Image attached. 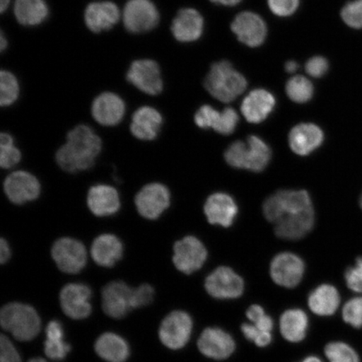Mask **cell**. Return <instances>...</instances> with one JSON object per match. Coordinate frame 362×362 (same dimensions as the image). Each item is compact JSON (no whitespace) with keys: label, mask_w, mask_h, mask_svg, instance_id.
<instances>
[{"label":"cell","mask_w":362,"mask_h":362,"mask_svg":"<svg viewBox=\"0 0 362 362\" xmlns=\"http://www.w3.org/2000/svg\"><path fill=\"white\" fill-rule=\"evenodd\" d=\"M271 158V149L264 140L255 135L247 139L244 169L261 172L268 166Z\"/></svg>","instance_id":"cell-31"},{"label":"cell","mask_w":362,"mask_h":362,"mask_svg":"<svg viewBox=\"0 0 362 362\" xmlns=\"http://www.w3.org/2000/svg\"><path fill=\"white\" fill-rule=\"evenodd\" d=\"M325 354L329 362H360L356 351L346 343L341 341L327 344Z\"/></svg>","instance_id":"cell-35"},{"label":"cell","mask_w":362,"mask_h":362,"mask_svg":"<svg viewBox=\"0 0 362 362\" xmlns=\"http://www.w3.org/2000/svg\"><path fill=\"white\" fill-rule=\"evenodd\" d=\"M302 362H323V361H321L318 356H310L306 357V358L304 361H303Z\"/></svg>","instance_id":"cell-56"},{"label":"cell","mask_w":362,"mask_h":362,"mask_svg":"<svg viewBox=\"0 0 362 362\" xmlns=\"http://www.w3.org/2000/svg\"><path fill=\"white\" fill-rule=\"evenodd\" d=\"M3 189L8 200L17 206L37 200L42 193V185L37 177L29 171L21 170L7 176Z\"/></svg>","instance_id":"cell-8"},{"label":"cell","mask_w":362,"mask_h":362,"mask_svg":"<svg viewBox=\"0 0 362 362\" xmlns=\"http://www.w3.org/2000/svg\"><path fill=\"white\" fill-rule=\"evenodd\" d=\"M247 80L228 61L215 63L205 80V88L212 97L230 103L246 90Z\"/></svg>","instance_id":"cell-4"},{"label":"cell","mask_w":362,"mask_h":362,"mask_svg":"<svg viewBox=\"0 0 362 362\" xmlns=\"http://www.w3.org/2000/svg\"><path fill=\"white\" fill-rule=\"evenodd\" d=\"M304 273V262L293 253H280L271 262V277L280 286L296 287L300 283Z\"/></svg>","instance_id":"cell-16"},{"label":"cell","mask_w":362,"mask_h":362,"mask_svg":"<svg viewBox=\"0 0 362 362\" xmlns=\"http://www.w3.org/2000/svg\"><path fill=\"white\" fill-rule=\"evenodd\" d=\"M221 112L216 111L214 107L209 105H205L200 107L196 115H194V122L201 129H215L221 119Z\"/></svg>","instance_id":"cell-37"},{"label":"cell","mask_w":362,"mask_h":362,"mask_svg":"<svg viewBox=\"0 0 362 362\" xmlns=\"http://www.w3.org/2000/svg\"><path fill=\"white\" fill-rule=\"evenodd\" d=\"M162 124L163 117L160 112L151 107H141L133 115L130 131L136 139L153 141L160 134Z\"/></svg>","instance_id":"cell-22"},{"label":"cell","mask_w":362,"mask_h":362,"mask_svg":"<svg viewBox=\"0 0 362 362\" xmlns=\"http://www.w3.org/2000/svg\"><path fill=\"white\" fill-rule=\"evenodd\" d=\"M298 65L297 62L293 61H289L286 63V65H285V69H286L288 74H293V72L298 70Z\"/></svg>","instance_id":"cell-53"},{"label":"cell","mask_w":362,"mask_h":362,"mask_svg":"<svg viewBox=\"0 0 362 362\" xmlns=\"http://www.w3.org/2000/svg\"><path fill=\"white\" fill-rule=\"evenodd\" d=\"M255 327L262 330V332H271L274 328V321L268 315H264L257 320L255 323H252Z\"/></svg>","instance_id":"cell-50"},{"label":"cell","mask_w":362,"mask_h":362,"mask_svg":"<svg viewBox=\"0 0 362 362\" xmlns=\"http://www.w3.org/2000/svg\"><path fill=\"white\" fill-rule=\"evenodd\" d=\"M134 288L122 280L108 283L102 291L104 313L112 319L120 320L134 310Z\"/></svg>","instance_id":"cell-9"},{"label":"cell","mask_w":362,"mask_h":362,"mask_svg":"<svg viewBox=\"0 0 362 362\" xmlns=\"http://www.w3.org/2000/svg\"><path fill=\"white\" fill-rule=\"evenodd\" d=\"M232 30L240 42L250 47L264 43L268 33L264 21L252 12L239 13L233 22Z\"/></svg>","instance_id":"cell-18"},{"label":"cell","mask_w":362,"mask_h":362,"mask_svg":"<svg viewBox=\"0 0 362 362\" xmlns=\"http://www.w3.org/2000/svg\"><path fill=\"white\" fill-rule=\"evenodd\" d=\"M0 362H22L19 351L4 334L0 338Z\"/></svg>","instance_id":"cell-45"},{"label":"cell","mask_w":362,"mask_h":362,"mask_svg":"<svg viewBox=\"0 0 362 362\" xmlns=\"http://www.w3.org/2000/svg\"><path fill=\"white\" fill-rule=\"evenodd\" d=\"M123 242L116 235L103 233L95 238L90 247L92 259L102 268H113L124 256Z\"/></svg>","instance_id":"cell-17"},{"label":"cell","mask_w":362,"mask_h":362,"mask_svg":"<svg viewBox=\"0 0 362 362\" xmlns=\"http://www.w3.org/2000/svg\"><path fill=\"white\" fill-rule=\"evenodd\" d=\"M87 205L89 211L95 216H111L120 210V194L112 185H95L88 189Z\"/></svg>","instance_id":"cell-19"},{"label":"cell","mask_w":362,"mask_h":362,"mask_svg":"<svg viewBox=\"0 0 362 362\" xmlns=\"http://www.w3.org/2000/svg\"><path fill=\"white\" fill-rule=\"evenodd\" d=\"M206 291L218 300H233L242 296L243 280L228 267H220L208 276L205 282Z\"/></svg>","instance_id":"cell-13"},{"label":"cell","mask_w":362,"mask_h":362,"mask_svg":"<svg viewBox=\"0 0 362 362\" xmlns=\"http://www.w3.org/2000/svg\"><path fill=\"white\" fill-rule=\"evenodd\" d=\"M286 93L293 102L305 103L313 97L314 87L305 76H296L288 81Z\"/></svg>","instance_id":"cell-33"},{"label":"cell","mask_w":362,"mask_h":362,"mask_svg":"<svg viewBox=\"0 0 362 362\" xmlns=\"http://www.w3.org/2000/svg\"><path fill=\"white\" fill-rule=\"evenodd\" d=\"M160 21L155 4L151 0H129L124 10V24L131 33H146L156 28Z\"/></svg>","instance_id":"cell-11"},{"label":"cell","mask_w":362,"mask_h":362,"mask_svg":"<svg viewBox=\"0 0 362 362\" xmlns=\"http://www.w3.org/2000/svg\"><path fill=\"white\" fill-rule=\"evenodd\" d=\"M0 104L2 107L12 105L20 94V86L16 76L8 71L0 74Z\"/></svg>","instance_id":"cell-34"},{"label":"cell","mask_w":362,"mask_h":362,"mask_svg":"<svg viewBox=\"0 0 362 362\" xmlns=\"http://www.w3.org/2000/svg\"><path fill=\"white\" fill-rule=\"evenodd\" d=\"M51 256L57 269L66 274H78L88 264V250L79 240L62 237L56 240L51 248Z\"/></svg>","instance_id":"cell-5"},{"label":"cell","mask_w":362,"mask_h":362,"mask_svg":"<svg viewBox=\"0 0 362 362\" xmlns=\"http://www.w3.org/2000/svg\"><path fill=\"white\" fill-rule=\"evenodd\" d=\"M0 324L20 341H33L42 329V320L35 308L20 302L8 303L2 307Z\"/></svg>","instance_id":"cell-3"},{"label":"cell","mask_w":362,"mask_h":362,"mask_svg":"<svg viewBox=\"0 0 362 362\" xmlns=\"http://www.w3.org/2000/svg\"><path fill=\"white\" fill-rule=\"evenodd\" d=\"M341 298L337 288L329 284L320 285L310 293L308 305L314 314L329 316L336 313Z\"/></svg>","instance_id":"cell-29"},{"label":"cell","mask_w":362,"mask_h":362,"mask_svg":"<svg viewBox=\"0 0 362 362\" xmlns=\"http://www.w3.org/2000/svg\"><path fill=\"white\" fill-rule=\"evenodd\" d=\"M172 261L181 273L192 274L202 268L207 259V251L200 240L187 236L176 242Z\"/></svg>","instance_id":"cell-12"},{"label":"cell","mask_w":362,"mask_h":362,"mask_svg":"<svg viewBox=\"0 0 362 362\" xmlns=\"http://www.w3.org/2000/svg\"><path fill=\"white\" fill-rule=\"evenodd\" d=\"M197 346L202 355L216 361L228 359L236 350L233 337L217 327L204 329L198 339Z\"/></svg>","instance_id":"cell-15"},{"label":"cell","mask_w":362,"mask_h":362,"mask_svg":"<svg viewBox=\"0 0 362 362\" xmlns=\"http://www.w3.org/2000/svg\"><path fill=\"white\" fill-rule=\"evenodd\" d=\"M275 104L273 94L264 89H256L244 98L241 111L249 123L259 124L269 117Z\"/></svg>","instance_id":"cell-25"},{"label":"cell","mask_w":362,"mask_h":362,"mask_svg":"<svg viewBox=\"0 0 362 362\" xmlns=\"http://www.w3.org/2000/svg\"><path fill=\"white\" fill-rule=\"evenodd\" d=\"M155 288L149 284H142L139 287L134 288V310L151 305L155 298Z\"/></svg>","instance_id":"cell-42"},{"label":"cell","mask_w":362,"mask_h":362,"mask_svg":"<svg viewBox=\"0 0 362 362\" xmlns=\"http://www.w3.org/2000/svg\"><path fill=\"white\" fill-rule=\"evenodd\" d=\"M7 45H8L7 40L6 39V37H4V35L2 33L1 38H0V49H1V52H4V49H6Z\"/></svg>","instance_id":"cell-55"},{"label":"cell","mask_w":362,"mask_h":362,"mask_svg":"<svg viewBox=\"0 0 362 362\" xmlns=\"http://www.w3.org/2000/svg\"><path fill=\"white\" fill-rule=\"evenodd\" d=\"M99 136L88 125H78L66 135V142L56 153V162L66 173L88 170L95 165L102 151Z\"/></svg>","instance_id":"cell-2"},{"label":"cell","mask_w":362,"mask_h":362,"mask_svg":"<svg viewBox=\"0 0 362 362\" xmlns=\"http://www.w3.org/2000/svg\"><path fill=\"white\" fill-rule=\"evenodd\" d=\"M28 362H48L40 357H35V358L30 359Z\"/></svg>","instance_id":"cell-57"},{"label":"cell","mask_w":362,"mask_h":362,"mask_svg":"<svg viewBox=\"0 0 362 362\" xmlns=\"http://www.w3.org/2000/svg\"><path fill=\"white\" fill-rule=\"evenodd\" d=\"M119 19V7L110 1L90 3L84 13L86 25L94 33L112 29Z\"/></svg>","instance_id":"cell-21"},{"label":"cell","mask_w":362,"mask_h":362,"mask_svg":"<svg viewBox=\"0 0 362 362\" xmlns=\"http://www.w3.org/2000/svg\"><path fill=\"white\" fill-rule=\"evenodd\" d=\"M15 16L25 26H36L47 19L49 8L45 0H16Z\"/></svg>","instance_id":"cell-30"},{"label":"cell","mask_w":362,"mask_h":362,"mask_svg":"<svg viewBox=\"0 0 362 362\" xmlns=\"http://www.w3.org/2000/svg\"><path fill=\"white\" fill-rule=\"evenodd\" d=\"M45 337L47 339H64V329L60 321L54 320L49 321L47 329H45Z\"/></svg>","instance_id":"cell-47"},{"label":"cell","mask_w":362,"mask_h":362,"mask_svg":"<svg viewBox=\"0 0 362 362\" xmlns=\"http://www.w3.org/2000/svg\"><path fill=\"white\" fill-rule=\"evenodd\" d=\"M241 330L244 337L255 344L262 332V330L257 329L253 324H243Z\"/></svg>","instance_id":"cell-48"},{"label":"cell","mask_w":362,"mask_h":362,"mask_svg":"<svg viewBox=\"0 0 362 362\" xmlns=\"http://www.w3.org/2000/svg\"><path fill=\"white\" fill-rule=\"evenodd\" d=\"M329 64L327 59L322 57H315L310 59L305 65V70L308 74L313 78H321L327 74Z\"/></svg>","instance_id":"cell-46"},{"label":"cell","mask_w":362,"mask_h":362,"mask_svg":"<svg viewBox=\"0 0 362 362\" xmlns=\"http://www.w3.org/2000/svg\"><path fill=\"white\" fill-rule=\"evenodd\" d=\"M246 151L247 144L243 141L234 142L226 149L225 153L226 161L234 168L244 169Z\"/></svg>","instance_id":"cell-39"},{"label":"cell","mask_w":362,"mask_h":362,"mask_svg":"<svg viewBox=\"0 0 362 362\" xmlns=\"http://www.w3.org/2000/svg\"><path fill=\"white\" fill-rule=\"evenodd\" d=\"M171 196L168 187L160 182L144 185L136 194L134 205L143 218L155 221L170 206Z\"/></svg>","instance_id":"cell-6"},{"label":"cell","mask_w":362,"mask_h":362,"mask_svg":"<svg viewBox=\"0 0 362 362\" xmlns=\"http://www.w3.org/2000/svg\"><path fill=\"white\" fill-rule=\"evenodd\" d=\"M308 327L309 319L305 312L300 309L288 310L280 317V333L289 342L298 343L304 341Z\"/></svg>","instance_id":"cell-28"},{"label":"cell","mask_w":362,"mask_h":362,"mask_svg":"<svg viewBox=\"0 0 362 362\" xmlns=\"http://www.w3.org/2000/svg\"><path fill=\"white\" fill-rule=\"evenodd\" d=\"M193 320L191 315L182 310H175L163 320L158 337L163 345L171 350H180L191 338Z\"/></svg>","instance_id":"cell-7"},{"label":"cell","mask_w":362,"mask_h":362,"mask_svg":"<svg viewBox=\"0 0 362 362\" xmlns=\"http://www.w3.org/2000/svg\"><path fill=\"white\" fill-rule=\"evenodd\" d=\"M324 134L318 126L313 124H298L288 136L289 146L298 156H305L322 144Z\"/></svg>","instance_id":"cell-26"},{"label":"cell","mask_w":362,"mask_h":362,"mask_svg":"<svg viewBox=\"0 0 362 362\" xmlns=\"http://www.w3.org/2000/svg\"><path fill=\"white\" fill-rule=\"evenodd\" d=\"M204 21L201 13L187 8L180 10L172 23L171 31L180 42H192L201 37Z\"/></svg>","instance_id":"cell-24"},{"label":"cell","mask_w":362,"mask_h":362,"mask_svg":"<svg viewBox=\"0 0 362 362\" xmlns=\"http://www.w3.org/2000/svg\"><path fill=\"white\" fill-rule=\"evenodd\" d=\"M92 115L99 124L106 127L116 126L124 119L125 103L119 95L112 93H102L93 101Z\"/></svg>","instance_id":"cell-20"},{"label":"cell","mask_w":362,"mask_h":362,"mask_svg":"<svg viewBox=\"0 0 362 362\" xmlns=\"http://www.w3.org/2000/svg\"><path fill=\"white\" fill-rule=\"evenodd\" d=\"M361 206L362 208V196H361Z\"/></svg>","instance_id":"cell-58"},{"label":"cell","mask_w":362,"mask_h":362,"mask_svg":"<svg viewBox=\"0 0 362 362\" xmlns=\"http://www.w3.org/2000/svg\"><path fill=\"white\" fill-rule=\"evenodd\" d=\"M264 315L265 311L264 308L257 305L249 307L247 311V319L252 323H255L257 320H259L261 317Z\"/></svg>","instance_id":"cell-51"},{"label":"cell","mask_w":362,"mask_h":362,"mask_svg":"<svg viewBox=\"0 0 362 362\" xmlns=\"http://www.w3.org/2000/svg\"><path fill=\"white\" fill-rule=\"evenodd\" d=\"M211 1L226 6H233L241 2L242 0H211Z\"/></svg>","instance_id":"cell-52"},{"label":"cell","mask_w":362,"mask_h":362,"mask_svg":"<svg viewBox=\"0 0 362 362\" xmlns=\"http://www.w3.org/2000/svg\"><path fill=\"white\" fill-rule=\"evenodd\" d=\"M11 0H0V12L2 13L7 10Z\"/></svg>","instance_id":"cell-54"},{"label":"cell","mask_w":362,"mask_h":362,"mask_svg":"<svg viewBox=\"0 0 362 362\" xmlns=\"http://www.w3.org/2000/svg\"><path fill=\"white\" fill-rule=\"evenodd\" d=\"M12 252L10 243L6 238L0 240V262L1 264H6L11 259Z\"/></svg>","instance_id":"cell-49"},{"label":"cell","mask_w":362,"mask_h":362,"mask_svg":"<svg viewBox=\"0 0 362 362\" xmlns=\"http://www.w3.org/2000/svg\"><path fill=\"white\" fill-rule=\"evenodd\" d=\"M21 152L15 146V139L10 134H0V166L4 170H11L21 161Z\"/></svg>","instance_id":"cell-32"},{"label":"cell","mask_w":362,"mask_h":362,"mask_svg":"<svg viewBox=\"0 0 362 362\" xmlns=\"http://www.w3.org/2000/svg\"><path fill=\"white\" fill-rule=\"evenodd\" d=\"M267 220L275 225V233L286 240H298L309 233L315 225V211L305 191H279L264 204Z\"/></svg>","instance_id":"cell-1"},{"label":"cell","mask_w":362,"mask_h":362,"mask_svg":"<svg viewBox=\"0 0 362 362\" xmlns=\"http://www.w3.org/2000/svg\"><path fill=\"white\" fill-rule=\"evenodd\" d=\"M345 279L352 291L362 293V257L356 260L355 266L346 270Z\"/></svg>","instance_id":"cell-44"},{"label":"cell","mask_w":362,"mask_h":362,"mask_svg":"<svg viewBox=\"0 0 362 362\" xmlns=\"http://www.w3.org/2000/svg\"><path fill=\"white\" fill-rule=\"evenodd\" d=\"M127 80L141 92L151 96H156L163 90L160 68L156 62L148 59L134 61L127 74Z\"/></svg>","instance_id":"cell-14"},{"label":"cell","mask_w":362,"mask_h":362,"mask_svg":"<svg viewBox=\"0 0 362 362\" xmlns=\"http://www.w3.org/2000/svg\"><path fill=\"white\" fill-rule=\"evenodd\" d=\"M238 206L228 194L216 193L207 199L204 211L211 224L229 228L238 215Z\"/></svg>","instance_id":"cell-23"},{"label":"cell","mask_w":362,"mask_h":362,"mask_svg":"<svg viewBox=\"0 0 362 362\" xmlns=\"http://www.w3.org/2000/svg\"><path fill=\"white\" fill-rule=\"evenodd\" d=\"M92 289L87 284L70 283L62 288L59 300L64 314L76 320L87 319L92 314Z\"/></svg>","instance_id":"cell-10"},{"label":"cell","mask_w":362,"mask_h":362,"mask_svg":"<svg viewBox=\"0 0 362 362\" xmlns=\"http://www.w3.org/2000/svg\"><path fill=\"white\" fill-rule=\"evenodd\" d=\"M71 346L64 339H45L44 342V351L45 356L49 359L57 361L64 360L71 351Z\"/></svg>","instance_id":"cell-40"},{"label":"cell","mask_w":362,"mask_h":362,"mask_svg":"<svg viewBox=\"0 0 362 362\" xmlns=\"http://www.w3.org/2000/svg\"><path fill=\"white\" fill-rule=\"evenodd\" d=\"M341 17L347 25L355 29L362 28V0L348 3L341 11Z\"/></svg>","instance_id":"cell-38"},{"label":"cell","mask_w":362,"mask_h":362,"mask_svg":"<svg viewBox=\"0 0 362 362\" xmlns=\"http://www.w3.org/2000/svg\"><path fill=\"white\" fill-rule=\"evenodd\" d=\"M238 121L237 112L230 107L226 108L221 112V119L214 130L223 135L232 134L237 128Z\"/></svg>","instance_id":"cell-41"},{"label":"cell","mask_w":362,"mask_h":362,"mask_svg":"<svg viewBox=\"0 0 362 362\" xmlns=\"http://www.w3.org/2000/svg\"><path fill=\"white\" fill-rule=\"evenodd\" d=\"M269 6L274 15L286 17L293 15L300 6V0H268Z\"/></svg>","instance_id":"cell-43"},{"label":"cell","mask_w":362,"mask_h":362,"mask_svg":"<svg viewBox=\"0 0 362 362\" xmlns=\"http://www.w3.org/2000/svg\"><path fill=\"white\" fill-rule=\"evenodd\" d=\"M343 320L352 327H362V297L351 298L343 308Z\"/></svg>","instance_id":"cell-36"},{"label":"cell","mask_w":362,"mask_h":362,"mask_svg":"<svg viewBox=\"0 0 362 362\" xmlns=\"http://www.w3.org/2000/svg\"><path fill=\"white\" fill-rule=\"evenodd\" d=\"M95 351L107 362H125L129 359L130 349L125 339L115 333H104L95 343Z\"/></svg>","instance_id":"cell-27"}]
</instances>
